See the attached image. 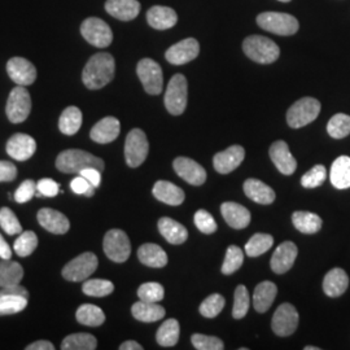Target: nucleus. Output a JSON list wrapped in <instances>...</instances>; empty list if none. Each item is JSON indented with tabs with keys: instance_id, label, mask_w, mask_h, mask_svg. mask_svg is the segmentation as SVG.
Instances as JSON below:
<instances>
[{
	"instance_id": "nucleus-8",
	"label": "nucleus",
	"mask_w": 350,
	"mask_h": 350,
	"mask_svg": "<svg viewBox=\"0 0 350 350\" xmlns=\"http://www.w3.org/2000/svg\"><path fill=\"white\" fill-rule=\"evenodd\" d=\"M98 265V257L91 252H86L66 263L62 273L64 279L69 282H85L96 271Z\"/></svg>"
},
{
	"instance_id": "nucleus-16",
	"label": "nucleus",
	"mask_w": 350,
	"mask_h": 350,
	"mask_svg": "<svg viewBox=\"0 0 350 350\" xmlns=\"http://www.w3.org/2000/svg\"><path fill=\"white\" fill-rule=\"evenodd\" d=\"M175 173L192 186H201L206 180V172L200 163L188 157H176L173 163Z\"/></svg>"
},
{
	"instance_id": "nucleus-13",
	"label": "nucleus",
	"mask_w": 350,
	"mask_h": 350,
	"mask_svg": "<svg viewBox=\"0 0 350 350\" xmlns=\"http://www.w3.org/2000/svg\"><path fill=\"white\" fill-rule=\"evenodd\" d=\"M299 319L300 318L296 308L286 302L276 309L271 321V328L278 336L287 338L297 329Z\"/></svg>"
},
{
	"instance_id": "nucleus-7",
	"label": "nucleus",
	"mask_w": 350,
	"mask_h": 350,
	"mask_svg": "<svg viewBox=\"0 0 350 350\" xmlns=\"http://www.w3.org/2000/svg\"><path fill=\"white\" fill-rule=\"evenodd\" d=\"M103 248L107 257L113 262H126L131 254V243L125 231L113 228L109 230L103 241Z\"/></svg>"
},
{
	"instance_id": "nucleus-1",
	"label": "nucleus",
	"mask_w": 350,
	"mask_h": 350,
	"mask_svg": "<svg viewBox=\"0 0 350 350\" xmlns=\"http://www.w3.org/2000/svg\"><path fill=\"white\" fill-rule=\"evenodd\" d=\"M116 63L112 55L100 52L88 60L82 73V81L90 90H99L112 81Z\"/></svg>"
},
{
	"instance_id": "nucleus-54",
	"label": "nucleus",
	"mask_w": 350,
	"mask_h": 350,
	"mask_svg": "<svg viewBox=\"0 0 350 350\" xmlns=\"http://www.w3.org/2000/svg\"><path fill=\"white\" fill-rule=\"evenodd\" d=\"M70 188L73 189V192L77 193V195H85L86 198H92L96 187H94L86 178L79 175V176H77V178L72 180Z\"/></svg>"
},
{
	"instance_id": "nucleus-29",
	"label": "nucleus",
	"mask_w": 350,
	"mask_h": 350,
	"mask_svg": "<svg viewBox=\"0 0 350 350\" xmlns=\"http://www.w3.org/2000/svg\"><path fill=\"white\" fill-rule=\"evenodd\" d=\"M278 287L273 282L265 280L260 283L253 293V306L256 312L266 313L275 300Z\"/></svg>"
},
{
	"instance_id": "nucleus-57",
	"label": "nucleus",
	"mask_w": 350,
	"mask_h": 350,
	"mask_svg": "<svg viewBox=\"0 0 350 350\" xmlns=\"http://www.w3.org/2000/svg\"><path fill=\"white\" fill-rule=\"evenodd\" d=\"M0 296H23L29 299V292L25 287L20 284H13L8 287L0 288Z\"/></svg>"
},
{
	"instance_id": "nucleus-43",
	"label": "nucleus",
	"mask_w": 350,
	"mask_h": 350,
	"mask_svg": "<svg viewBox=\"0 0 350 350\" xmlns=\"http://www.w3.org/2000/svg\"><path fill=\"white\" fill-rule=\"evenodd\" d=\"M38 237L36 232L33 231H24L20 234V237L16 239L14 241V252L20 257H27L30 256L34 250H37Z\"/></svg>"
},
{
	"instance_id": "nucleus-28",
	"label": "nucleus",
	"mask_w": 350,
	"mask_h": 350,
	"mask_svg": "<svg viewBox=\"0 0 350 350\" xmlns=\"http://www.w3.org/2000/svg\"><path fill=\"white\" fill-rule=\"evenodd\" d=\"M244 192L247 195V198H250V200L257 202V204H262V205H269L273 204L275 200V192L271 187H269L267 185H265L261 180L250 178L244 182Z\"/></svg>"
},
{
	"instance_id": "nucleus-40",
	"label": "nucleus",
	"mask_w": 350,
	"mask_h": 350,
	"mask_svg": "<svg viewBox=\"0 0 350 350\" xmlns=\"http://www.w3.org/2000/svg\"><path fill=\"white\" fill-rule=\"evenodd\" d=\"M274 244V238L269 234H256L245 244V253L250 257H258L266 253Z\"/></svg>"
},
{
	"instance_id": "nucleus-18",
	"label": "nucleus",
	"mask_w": 350,
	"mask_h": 350,
	"mask_svg": "<svg viewBox=\"0 0 350 350\" xmlns=\"http://www.w3.org/2000/svg\"><path fill=\"white\" fill-rule=\"evenodd\" d=\"M297 254H299V250L295 243L292 241L282 243L271 257V261H270L271 270L275 274L287 273L288 270L292 269L293 263L297 258Z\"/></svg>"
},
{
	"instance_id": "nucleus-38",
	"label": "nucleus",
	"mask_w": 350,
	"mask_h": 350,
	"mask_svg": "<svg viewBox=\"0 0 350 350\" xmlns=\"http://www.w3.org/2000/svg\"><path fill=\"white\" fill-rule=\"evenodd\" d=\"M98 348V340L91 334H73L64 338L62 342L63 350H95Z\"/></svg>"
},
{
	"instance_id": "nucleus-31",
	"label": "nucleus",
	"mask_w": 350,
	"mask_h": 350,
	"mask_svg": "<svg viewBox=\"0 0 350 350\" xmlns=\"http://www.w3.org/2000/svg\"><path fill=\"white\" fill-rule=\"evenodd\" d=\"M159 231L167 243L179 245L183 244L188 238L187 228L169 217H163L159 221Z\"/></svg>"
},
{
	"instance_id": "nucleus-39",
	"label": "nucleus",
	"mask_w": 350,
	"mask_h": 350,
	"mask_svg": "<svg viewBox=\"0 0 350 350\" xmlns=\"http://www.w3.org/2000/svg\"><path fill=\"white\" fill-rule=\"evenodd\" d=\"M179 332H180V327L176 319H167L165 321L163 325H160L156 340L159 342V345L161 347H174L179 340Z\"/></svg>"
},
{
	"instance_id": "nucleus-21",
	"label": "nucleus",
	"mask_w": 350,
	"mask_h": 350,
	"mask_svg": "<svg viewBox=\"0 0 350 350\" xmlns=\"http://www.w3.org/2000/svg\"><path fill=\"white\" fill-rule=\"evenodd\" d=\"M38 222L51 234L64 235L69 231L70 222L63 213L51 208H43L38 212Z\"/></svg>"
},
{
	"instance_id": "nucleus-20",
	"label": "nucleus",
	"mask_w": 350,
	"mask_h": 350,
	"mask_svg": "<svg viewBox=\"0 0 350 350\" xmlns=\"http://www.w3.org/2000/svg\"><path fill=\"white\" fill-rule=\"evenodd\" d=\"M7 153L17 161H26L37 150V143L30 135L26 134H14L7 142Z\"/></svg>"
},
{
	"instance_id": "nucleus-63",
	"label": "nucleus",
	"mask_w": 350,
	"mask_h": 350,
	"mask_svg": "<svg viewBox=\"0 0 350 350\" xmlns=\"http://www.w3.org/2000/svg\"><path fill=\"white\" fill-rule=\"evenodd\" d=\"M279 1H283V3H287V1H291V0H279Z\"/></svg>"
},
{
	"instance_id": "nucleus-47",
	"label": "nucleus",
	"mask_w": 350,
	"mask_h": 350,
	"mask_svg": "<svg viewBox=\"0 0 350 350\" xmlns=\"http://www.w3.org/2000/svg\"><path fill=\"white\" fill-rule=\"evenodd\" d=\"M27 300L23 296H0V315L20 313L27 306Z\"/></svg>"
},
{
	"instance_id": "nucleus-45",
	"label": "nucleus",
	"mask_w": 350,
	"mask_h": 350,
	"mask_svg": "<svg viewBox=\"0 0 350 350\" xmlns=\"http://www.w3.org/2000/svg\"><path fill=\"white\" fill-rule=\"evenodd\" d=\"M250 293L245 286H238L234 297V309L232 317L235 319H243L250 310Z\"/></svg>"
},
{
	"instance_id": "nucleus-46",
	"label": "nucleus",
	"mask_w": 350,
	"mask_h": 350,
	"mask_svg": "<svg viewBox=\"0 0 350 350\" xmlns=\"http://www.w3.org/2000/svg\"><path fill=\"white\" fill-rule=\"evenodd\" d=\"M225 297L221 296L219 293L211 295L202 301L200 305V314L205 318H215L218 314L221 313L225 308Z\"/></svg>"
},
{
	"instance_id": "nucleus-33",
	"label": "nucleus",
	"mask_w": 350,
	"mask_h": 350,
	"mask_svg": "<svg viewBox=\"0 0 350 350\" xmlns=\"http://www.w3.org/2000/svg\"><path fill=\"white\" fill-rule=\"evenodd\" d=\"M331 183L338 189L350 188V157L340 156L331 166Z\"/></svg>"
},
{
	"instance_id": "nucleus-59",
	"label": "nucleus",
	"mask_w": 350,
	"mask_h": 350,
	"mask_svg": "<svg viewBox=\"0 0 350 350\" xmlns=\"http://www.w3.org/2000/svg\"><path fill=\"white\" fill-rule=\"evenodd\" d=\"M26 350H55V347L51 341L47 340H39L36 342H31L26 347Z\"/></svg>"
},
{
	"instance_id": "nucleus-60",
	"label": "nucleus",
	"mask_w": 350,
	"mask_h": 350,
	"mask_svg": "<svg viewBox=\"0 0 350 350\" xmlns=\"http://www.w3.org/2000/svg\"><path fill=\"white\" fill-rule=\"evenodd\" d=\"M12 250L8 245V243L4 240L3 235L0 234V258L1 260H11Z\"/></svg>"
},
{
	"instance_id": "nucleus-41",
	"label": "nucleus",
	"mask_w": 350,
	"mask_h": 350,
	"mask_svg": "<svg viewBox=\"0 0 350 350\" xmlns=\"http://www.w3.org/2000/svg\"><path fill=\"white\" fill-rule=\"evenodd\" d=\"M327 133L334 139L348 137L350 134V116L344 113L335 114L327 125Z\"/></svg>"
},
{
	"instance_id": "nucleus-23",
	"label": "nucleus",
	"mask_w": 350,
	"mask_h": 350,
	"mask_svg": "<svg viewBox=\"0 0 350 350\" xmlns=\"http://www.w3.org/2000/svg\"><path fill=\"white\" fill-rule=\"evenodd\" d=\"M221 213L225 218L227 225L235 230H243L250 225L252 215L250 212L238 202H224L221 205Z\"/></svg>"
},
{
	"instance_id": "nucleus-27",
	"label": "nucleus",
	"mask_w": 350,
	"mask_h": 350,
	"mask_svg": "<svg viewBox=\"0 0 350 350\" xmlns=\"http://www.w3.org/2000/svg\"><path fill=\"white\" fill-rule=\"evenodd\" d=\"M147 21L156 30H167L176 25L178 16L173 8L154 5L147 12Z\"/></svg>"
},
{
	"instance_id": "nucleus-24",
	"label": "nucleus",
	"mask_w": 350,
	"mask_h": 350,
	"mask_svg": "<svg viewBox=\"0 0 350 350\" xmlns=\"http://www.w3.org/2000/svg\"><path fill=\"white\" fill-rule=\"evenodd\" d=\"M105 11L117 20L131 21L140 12L138 0H107Z\"/></svg>"
},
{
	"instance_id": "nucleus-11",
	"label": "nucleus",
	"mask_w": 350,
	"mask_h": 350,
	"mask_svg": "<svg viewBox=\"0 0 350 350\" xmlns=\"http://www.w3.org/2000/svg\"><path fill=\"white\" fill-rule=\"evenodd\" d=\"M137 73L147 94L160 95L163 92V69L154 60L152 59L140 60L137 66Z\"/></svg>"
},
{
	"instance_id": "nucleus-58",
	"label": "nucleus",
	"mask_w": 350,
	"mask_h": 350,
	"mask_svg": "<svg viewBox=\"0 0 350 350\" xmlns=\"http://www.w3.org/2000/svg\"><path fill=\"white\" fill-rule=\"evenodd\" d=\"M79 175H82L83 178H86L88 182H90V183H91L94 187H99V186H100V170H98V169H95V167H88V169L82 170V172L79 173Z\"/></svg>"
},
{
	"instance_id": "nucleus-62",
	"label": "nucleus",
	"mask_w": 350,
	"mask_h": 350,
	"mask_svg": "<svg viewBox=\"0 0 350 350\" xmlns=\"http://www.w3.org/2000/svg\"><path fill=\"white\" fill-rule=\"evenodd\" d=\"M321 348H317V347H305V350H319Z\"/></svg>"
},
{
	"instance_id": "nucleus-12",
	"label": "nucleus",
	"mask_w": 350,
	"mask_h": 350,
	"mask_svg": "<svg viewBox=\"0 0 350 350\" xmlns=\"http://www.w3.org/2000/svg\"><path fill=\"white\" fill-rule=\"evenodd\" d=\"M81 33L90 44L98 49H105L111 46L113 42L112 29L98 17H90L85 20L81 26Z\"/></svg>"
},
{
	"instance_id": "nucleus-5",
	"label": "nucleus",
	"mask_w": 350,
	"mask_h": 350,
	"mask_svg": "<svg viewBox=\"0 0 350 350\" xmlns=\"http://www.w3.org/2000/svg\"><path fill=\"white\" fill-rule=\"evenodd\" d=\"M187 79L183 75H173L165 92V107L173 116H180L187 107Z\"/></svg>"
},
{
	"instance_id": "nucleus-56",
	"label": "nucleus",
	"mask_w": 350,
	"mask_h": 350,
	"mask_svg": "<svg viewBox=\"0 0 350 350\" xmlns=\"http://www.w3.org/2000/svg\"><path fill=\"white\" fill-rule=\"evenodd\" d=\"M17 176V167L10 161L0 160V182H12Z\"/></svg>"
},
{
	"instance_id": "nucleus-61",
	"label": "nucleus",
	"mask_w": 350,
	"mask_h": 350,
	"mask_svg": "<svg viewBox=\"0 0 350 350\" xmlns=\"http://www.w3.org/2000/svg\"><path fill=\"white\" fill-rule=\"evenodd\" d=\"M120 350H143V347L137 341L129 340V341H125L120 345Z\"/></svg>"
},
{
	"instance_id": "nucleus-2",
	"label": "nucleus",
	"mask_w": 350,
	"mask_h": 350,
	"mask_svg": "<svg viewBox=\"0 0 350 350\" xmlns=\"http://www.w3.org/2000/svg\"><path fill=\"white\" fill-rule=\"evenodd\" d=\"M56 167L59 172L65 174H79L82 170L88 167H95L103 172L105 163L100 157L94 156L86 150H66L57 156Z\"/></svg>"
},
{
	"instance_id": "nucleus-37",
	"label": "nucleus",
	"mask_w": 350,
	"mask_h": 350,
	"mask_svg": "<svg viewBox=\"0 0 350 350\" xmlns=\"http://www.w3.org/2000/svg\"><path fill=\"white\" fill-rule=\"evenodd\" d=\"M75 318L78 323L88 325V327H99L105 322V314L99 306L92 304H85L78 308Z\"/></svg>"
},
{
	"instance_id": "nucleus-22",
	"label": "nucleus",
	"mask_w": 350,
	"mask_h": 350,
	"mask_svg": "<svg viewBox=\"0 0 350 350\" xmlns=\"http://www.w3.org/2000/svg\"><path fill=\"white\" fill-rule=\"evenodd\" d=\"M121 124L116 117H105L91 129L90 138L99 144H108L118 138Z\"/></svg>"
},
{
	"instance_id": "nucleus-6",
	"label": "nucleus",
	"mask_w": 350,
	"mask_h": 350,
	"mask_svg": "<svg viewBox=\"0 0 350 350\" xmlns=\"http://www.w3.org/2000/svg\"><path fill=\"white\" fill-rule=\"evenodd\" d=\"M321 113V103L314 98H302L288 109L287 122L292 129L312 124Z\"/></svg>"
},
{
	"instance_id": "nucleus-42",
	"label": "nucleus",
	"mask_w": 350,
	"mask_h": 350,
	"mask_svg": "<svg viewBox=\"0 0 350 350\" xmlns=\"http://www.w3.org/2000/svg\"><path fill=\"white\" fill-rule=\"evenodd\" d=\"M82 291L85 295L91 296V297H105L109 296L114 291L111 280H105V279H88L85 280Z\"/></svg>"
},
{
	"instance_id": "nucleus-32",
	"label": "nucleus",
	"mask_w": 350,
	"mask_h": 350,
	"mask_svg": "<svg viewBox=\"0 0 350 350\" xmlns=\"http://www.w3.org/2000/svg\"><path fill=\"white\" fill-rule=\"evenodd\" d=\"M138 258L140 262L148 267L161 269L167 265L166 252L157 244L147 243L138 250Z\"/></svg>"
},
{
	"instance_id": "nucleus-4",
	"label": "nucleus",
	"mask_w": 350,
	"mask_h": 350,
	"mask_svg": "<svg viewBox=\"0 0 350 350\" xmlns=\"http://www.w3.org/2000/svg\"><path fill=\"white\" fill-rule=\"evenodd\" d=\"M258 26L276 36H293L299 30V21L288 13L263 12L257 17Z\"/></svg>"
},
{
	"instance_id": "nucleus-25",
	"label": "nucleus",
	"mask_w": 350,
	"mask_h": 350,
	"mask_svg": "<svg viewBox=\"0 0 350 350\" xmlns=\"http://www.w3.org/2000/svg\"><path fill=\"white\" fill-rule=\"evenodd\" d=\"M349 287V276L342 269H332L323 279V291L328 297H340Z\"/></svg>"
},
{
	"instance_id": "nucleus-49",
	"label": "nucleus",
	"mask_w": 350,
	"mask_h": 350,
	"mask_svg": "<svg viewBox=\"0 0 350 350\" xmlns=\"http://www.w3.org/2000/svg\"><path fill=\"white\" fill-rule=\"evenodd\" d=\"M327 170L325 165H315L308 173L302 175L301 185L305 188H317L325 183Z\"/></svg>"
},
{
	"instance_id": "nucleus-17",
	"label": "nucleus",
	"mask_w": 350,
	"mask_h": 350,
	"mask_svg": "<svg viewBox=\"0 0 350 350\" xmlns=\"http://www.w3.org/2000/svg\"><path fill=\"white\" fill-rule=\"evenodd\" d=\"M245 157V150L241 146H231L224 152L214 156L213 165L219 174H228L238 169Z\"/></svg>"
},
{
	"instance_id": "nucleus-50",
	"label": "nucleus",
	"mask_w": 350,
	"mask_h": 350,
	"mask_svg": "<svg viewBox=\"0 0 350 350\" xmlns=\"http://www.w3.org/2000/svg\"><path fill=\"white\" fill-rule=\"evenodd\" d=\"M165 296V289L160 283L150 282L142 284L138 289V297L147 302H160Z\"/></svg>"
},
{
	"instance_id": "nucleus-15",
	"label": "nucleus",
	"mask_w": 350,
	"mask_h": 350,
	"mask_svg": "<svg viewBox=\"0 0 350 350\" xmlns=\"http://www.w3.org/2000/svg\"><path fill=\"white\" fill-rule=\"evenodd\" d=\"M10 78L18 86H30L37 79V69L24 57H13L7 63Z\"/></svg>"
},
{
	"instance_id": "nucleus-26",
	"label": "nucleus",
	"mask_w": 350,
	"mask_h": 350,
	"mask_svg": "<svg viewBox=\"0 0 350 350\" xmlns=\"http://www.w3.org/2000/svg\"><path fill=\"white\" fill-rule=\"evenodd\" d=\"M153 196L161 202H165L172 206H178L185 201V192L182 188L175 186L174 183L167 182V180H159L153 186Z\"/></svg>"
},
{
	"instance_id": "nucleus-30",
	"label": "nucleus",
	"mask_w": 350,
	"mask_h": 350,
	"mask_svg": "<svg viewBox=\"0 0 350 350\" xmlns=\"http://www.w3.org/2000/svg\"><path fill=\"white\" fill-rule=\"evenodd\" d=\"M133 317L144 323H152L163 319L165 317V309L157 302H147V301H138L131 308Z\"/></svg>"
},
{
	"instance_id": "nucleus-55",
	"label": "nucleus",
	"mask_w": 350,
	"mask_h": 350,
	"mask_svg": "<svg viewBox=\"0 0 350 350\" xmlns=\"http://www.w3.org/2000/svg\"><path fill=\"white\" fill-rule=\"evenodd\" d=\"M37 191L44 198H55L60 192V186L53 179L43 178L37 183Z\"/></svg>"
},
{
	"instance_id": "nucleus-10",
	"label": "nucleus",
	"mask_w": 350,
	"mask_h": 350,
	"mask_svg": "<svg viewBox=\"0 0 350 350\" xmlns=\"http://www.w3.org/2000/svg\"><path fill=\"white\" fill-rule=\"evenodd\" d=\"M31 112V98L25 86L13 88L7 100L5 113L12 124L24 122Z\"/></svg>"
},
{
	"instance_id": "nucleus-14",
	"label": "nucleus",
	"mask_w": 350,
	"mask_h": 350,
	"mask_svg": "<svg viewBox=\"0 0 350 350\" xmlns=\"http://www.w3.org/2000/svg\"><path fill=\"white\" fill-rule=\"evenodd\" d=\"M200 53V44L195 38L183 39L172 46L165 53L167 63L173 65H185L195 60Z\"/></svg>"
},
{
	"instance_id": "nucleus-53",
	"label": "nucleus",
	"mask_w": 350,
	"mask_h": 350,
	"mask_svg": "<svg viewBox=\"0 0 350 350\" xmlns=\"http://www.w3.org/2000/svg\"><path fill=\"white\" fill-rule=\"evenodd\" d=\"M36 192H37V183L33 179H26L25 182H23L20 187L16 189L14 200L18 204H24L31 200L36 196Z\"/></svg>"
},
{
	"instance_id": "nucleus-19",
	"label": "nucleus",
	"mask_w": 350,
	"mask_h": 350,
	"mask_svg": "<svg viewBox=\"0 0 350 350\" xmlns=\"http://www.w3.org/2000/svg\"><path fill=\"white\" fill-rule=\"evenodd\" d=\"M270 159L276 166V169L284 175H292L297 169V161L292 156L291 150L288 148V144L283 140H278L274 144H271L269 150Z\"/></svg>"
},
{
	"instance_id": "nucleus-51",
	"label": "nucleus",
	"mask_w": 350,
	"mask_h": 350,
	"mask_svg": "<svg viewBox=\"0 0 350 350\" xmlns=\"http://www.w3.org/2000/svg\"><path fill=\"white\" fill-rule=\"evenodd\" d=\"M191 342L198 350H224L225 345L221 338L206 336L201 334H195L191 338Z\"/></svg>"
},
{
	"instance_id": "nucleus-52",
	"label": "nucleus",
	"mask_w": 350,
	"mask_h": 350,
	"mask_svg": "<svg viewBox=\"0 0 350 350\" xmlns=\"http://www.w3.org/2000/svg\"><path fill=\"white\" fill-rule=\"evenodd\" d=\"M195 225L199 228V231H201L202 234H206V235L214 234L218 227L212 214L204 209L198 211L195 214Z\"/></svg>"
},
{
	"instance_id": "nucleus-36",
	"label": "nucleus",
	"mask_w": 350,
	"mask_h": 350,
	"mask_svg": "<svg viewBox=\"0 0 350 350\" xmlns=\"http://www.w3.org/2000/svg\"><path fill=\"white\" fill-rule=\"evenodd\" d=\"M24 278V269L18 262L3 260L0 262V288L18 284Z\"/></svg>"
},
{
	"instance_id": "nucleus-9",
	"label": "nucleus",
	"mask_w": 350,
	"mask_h": 350,
	"mask_svg": "<svg viewBox=\"0 0 350 350\" xmlns=\"http://www.w3.org/2000/svg\"><path fill=\"white\" fill-rule=\"evenodd\" d=\"M148 152H150V144H148L146 133L140 129L131 130L126 137V163L130 167H138L146 161Z\"/></svg>"
},
{
	"instance_id": "nucleus-35",
	"label": "nucleus",
	"mask_w": 350,
	"mask_h": 350,
	"mask_svg": "<svg viewBox=\"0 0 350 350\" xmlns=\"http://www.w3.org/2000/svg\"><path fill=\"white\" fill-rule=\"evenodd\" d=\"M83 122V116L77 107H68L60 116L59 129L64 135L72 137L77 134Z\"/></svg>"
},
{
	"instance_id": "nucleus-3",
	"label": "nucleus",
	"mask_w": 350,
	"mask_h": 350,
	"mask_svg": "<svg viewBox=\"0 0 350 350\" xmlns=\"http://www.w3.org/2000/svg\"><path fill=\"white\" fill-rule=\"evenodd\" d=\"M243 51L250 60L258 64L275 63L280 50L275 42L262 36H250L243 42Z\"/></svg>"
},
{
	"instance_id": "nucleus-34",
	"label": "nucleus",
	"mask_w": 350,
	"mask_h": 350,
	"mask_svg": "<svg viewBox=\"0 0 350 350\" xmlns=\"http://www.w3.org/2000/svg\"><path fill=\"white\" fill-rule=\"evenodd\" d=\"M293 226L302 234H317L322 228V218L312 212L299 211L292 214Z\"/></svg>"
},
{
	"instance_id": "nucleus-44",
	"label": "nucleus",
	"mask_w": 350,
	"mask_h": 350,
	"mask_svg": "<svg viewBox=\"0 0 350 350\" xmlns=\"http://www.w3.org/2000/svg\"><path fill=\"white\" fill-rule=\"evenodd\" d=\"M244 252L237 245H231L226 252L225 262L222 265V273L225 275H231L243 266Z\"/></svg>"
},
{
	"instance_id": "nucleus-48",
	"label": "nucleus",
	"mask_w": 350,
	"mask_h": 350,
	"mask_svg": "<svg viewBox=\"0 0 350 350\" xmlns=\"http://www.w3.org/2000/svg\"><path fill=\"white\" fill-rule=\"evenodd\" d=\"M0 227L8 234V235H17L23 232V226L20 224L18 218L10 208H1L0 209Z\"/></svg>"
}]
</instances>
